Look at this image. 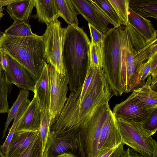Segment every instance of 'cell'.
<instances>
[{"label": "cell", "instance_id": "obj_1", "mask_svg": "<svg viewBox=\"0 0 157 157\" xmlns=\"http://www.w3.org/2000/svg\"><path fill=\"white\" fill-rule=\"evenodd\" d=\"M113 96L102 68L99 67L93 81L71 92L63 109L50 127V132L66 138L78 154L83 152V133L90 118L103 103Z\"/></svg>", "mask_w": 157, "mask_h": 157}, {"label": "cell", "instance_id": "obj_2", "mask_svg": "<svg viewBox=\"0 0 157 157\" xmlns=\"http://www.w3.org/2000/svg\"><path fill=\"white\" fill-rule=\"evenodd\" d=\"M91 42L82 28L68 25L64 28L62 59L71 92L81 87L90 64Z\"/></svg>", "mask_w": 157, "mask_h": 157}, {"label": "cell", "instance_id": "obj_3", "mask_svg": "<svg viewBox=\"0 0 157 157\" xmlns=\"http://www.w3.org/2000/svg\"><path fill=\"white\" fill-rule=\"evenodd\" d=\"M0 50L23 67L35 83L47 64L42 36H16L3 33L0 37Z\"/></svg>", "mask_w": 157, "mask_h": 157}, {"label": "cell", "instance_id": "obj_4", "mask_svg": "<svg viewBox=\"0 0 157 157\" xmlns=\"http://www.w3.org/2000/svg\"><path fill=\"white\" fill-rule=\"evenodd\" d=\"M121 28L109 29L104 34L102 42V68L113 95L124 92L122 76Z\"/></svg>", "mask_w": 157, "mask_h": 157}, {"label": "cell", "instance_id": "obj_5", "mask_svg": "<svg viewBox=\"0 0 157 157\" xmlns=\"http://www.w3.org/2000/svg\"><path fill=\"white\" fill-rule=\"evenodd\" d=\"M116 118L121 144L128 146L144 157H153L157 152V141L145 132L140 123Z\"/></svg>", "mask_w": 157, "mask_h": 157}, {"label": "cell", "instance_id": "obj_6", "mask_svg": "<svg viewBox=\"0 0 157 157\" xmlns=\"http://www.w3.org/2000/svg\"><path fill=\"white\" fill-rule=\"evenodd\" d=\"M64 28L58 20L47 25L42 36L46 62L59 73L66 75L62 59V41Z\"/></svg>", "mask_w": 157, "mask_h": 157}, {"label": "cell", "instance_id": "obj_7", "mask_svg": "<svg viewBox=\"0 0 157 157\" xmlns=\"http://www.w3.org/2000/svg\"><path fill=\"white\" fill-rule=\"evenodd\" d=\"M111 110L109 102L96 109L86 125L83 133L85 157H96L98 140L102 126Z\"/></svg>", "mask_w": 157, "mask_h": 157}, {"label": "cell", "instance_id": "obj_8", "mask_svg": "<svg viewBox=\"0 0 157 157\" xmlns=\"http://www.w3.org/2000/svg\"><path fill=\"white\" fill-rule=\"evenodd\" d=\"M50 90V127L62 111L68 98V80L66 75L58 73L48 64Z\"/></svg>", "mask_w": 157, "mask_h": 157}, {"label": "cell", "instance_id": "obj_9", "mask_svg": "<svg viewBox=\"0 0 157 157\" xmlns=\"http://www.w3.org/2000/svg\"><path fill=\"white\" fill-rule=\"evenodd\" d=\"M156 109H152L132 93L125 100L116 104L112 112L116 118L142 123L150 117Z\"/></svg>", "mask_w": 157, "mask_h": 157}, {"label": "cell", "instance_id": "obj_10", "mask_svg": "<svg viewBox=\"0 0 157 157\" xmlns=\"http://www.w3.org/2000/svg\"><path fill=\"white\" fill-rule=\"evenodd\" d=\"M121 144L116 118L111 109L104 123L98 140L96 157H101Z\"/></svg>", "mask_w": 157, "mask_h": 157}, {"label": "cell", "instance_id": "obj_11", "mask_svg": "<svg viewBox=\"0 0 157 157\" xmlns=\"http://www.w3.org/2000/svg\"><path fill=\"white\" fill-rule=\"evenodd\" d=\"M5 54L8 61L5 71L9 81L19 88L34 92L35 83L30 74L10 56Z\"/></svg>", "mask_w": 157, "mask_h": 157}, {"label": "cell", "instance_id": "obj_12", "mask_svg": "<svg viewBox=\"0 0 157 157\" xmlns=\"http://www.w3.org/2000/svg\"><path fill=\"white\" fill-rule=\"evenodd\" d=\"M41 117L39 104L34 97L18 123L15 132L38 131Z\"/></svg>", "mask_w": 157, "mask_h": 157}, {"label": "cell", "instance_id": "obj_13", "mask_svg": "<svg viewBox=\"0 0 157 157\" xmlns=\"http://www.w3.org/2000/svg\"><path fill=\"white\" fill-rule=\"evenodd\" d=\"M34 96L39 104L41 111L48 110L50 102V90L48 65L44 68L39 78L35 82Z\"/></svg>", "mask_w": 157, "mask_h": 157}, {"label": "cell", "instance_id": "obj_14", "mask_svg": "<svg viewBox=\"0 0 157 157\" xmlns=\"http://www.w3.org/2000/svg\"><path fill=\"white\" fill-rule=\"evenodd\" d=\"M128 23L143 37L148 44L157 39V30L151 21L138 14L129 7Z\"/></svg>", "mask_w": 157, "mask_h": 157}, {"label": "cell", "instance_id": "obj_15", "mask_svg": "<svg viewBox=\"0 0 157 157\" xmlns=\"http://www.w3.org/2000/svg\"><path fill=\"white\" fill-rule=\"evenodd\" d=\"M39 132H14L5 155L14 157L21 153L29 145Z\"/></svg>", "mask_w": 157, "mask_h": 157}, {"label": "cell", "instance_id": "obj_16", "mask_svg": "<svg viewBox=\"0 0 157 157\" xmlns=\"http://www.w3.org/2000/svg\"><path fill=\"white\" fill-rule=\"evenodd\" d=\"M78 15L82 16L88 23L104 34L109 28L101 21L88 0H71Z\"/></svg>", "mask_w": 157, "mask_h": 157}, {"label": "cell", "instance_id": "obj_17", "mask_svg": "<svg viewBox=\"0 0 157 157\" xmlns=\"http://www.w3.org/2000/svg\"><path fill=\"white\" fill-rule=\"evenodd\" d=\"M35 6L39 22L48 25L59 17L55 0H35Z\"/></svg>", "mask_w": 157, "mask_h": 157}, {"label": "cell", "instance_id": "obj_18", "mask_svg": "<svg viewBox=\"0 0 157 157\" xmlns=\"http://www.w3.org/2000/svg\"><path fill=\"white\" fill-rule=\"evenodd\" d=\"M70 151L72 147L67 139L49 132L42 157H55Z\"/></svg>", "mask_w": 157, "mask_h": 157}, {"label": "cell", "instance_id": "obj_19", "mask_svg": "<svg viewBox=\"0 0 157 157\" xmlns=\"http://www.w3.org/2000/svg\"><path fill=\"white\" fill-rule=\"evenodd\" d=\"M35 0H16L7 6L6 10L14 21L26 22L35 6Z\"/></svg>", "mask_w": 157, "mask_h": 157}, {"label": "cell", "instance_id": "obj_20", "mask_svg": "<svg viewBox=\"0 0 157 157\" xmlns=\"http://www.w3.org/2000/svg\"><path fill=\"white\" fill-rule=\"evenodd\" d=\"M123 36L124 47L127 52L134 53L147 44L143 37L128 23L123 30Z\"/></svg>", "mask_w": 157, "mask_h": 157}, {"label": "cell", "instance_id": "obj_21", "mask_svg": "<svg viewBox=\"0 0 157 157\" xmlns=\"http://www.w3.org/2000/svg\"><path fill=\"white\" fill-rule=\"evenodd\" d=\"M144 62H135L132 64L122 67L124 92L128 93L137 89L138 71L140 66Z\"/></svg>", "mask_w": 157, "mask_h": 157}, {"label": "cell", "instance_id": "obj_22", "mask_svg": "<svg viewBox=\"0 0 157 157\" xmlns=\"http://www.w3.org/2000/svg\"><path fill=\"white\" fill-rule=\"evenodd\" d=\"M129 7L135 13L147 18H157V0H128Z\"/></svg>", "mask_w": 157, "mask_h": 157}, {"label": "cell", "instance_id": "obj_23", "mask_svg": "<svg viewBox=\"0 0 157 157\" xmlns=\"http://www.w3.org/2000/svg\"><path fill=\"white\" fill-rule=\"evenodd\" d=\"M146 82L142 87L133 91L135 97L143 101L150 108H157V92L150 86L151 77L148 76Z\"/></svg>", "mask_w": 157, "mask_h": 157}, {"label": "cell", "instance_id": "obj_24", "mask_svg": "<svg viewBox=\"0 0 157 157\" xmlns=\"http://www.w3.org/2000/svg\"><path fill=\"white\" fill-rule=\"evenodd\" d=\"M58 14L68 25L78 26L77 13L71 0H55Z\"/></svg>", "mask_w": 157, "mask_h": 157}, {"label": "cell", "instance_id": "obj_25", "mask_svg": "<svg viewBox=\"0 0 157 157\" xmlns=\"http://www.w3.org/2000/svg\"><path fill=\"white\" fill-rule=\"evenodd\" d=\"M12 87V84L7 79L6 71L2 66L0 52V113H8L9 109L7 98Z\"/></svg>", "mask_w": 157, "mask_h": 157}, {"label": "cell", "instance_id": "obj_26", "mask_svg": "<svg viewBox=\"0 0 157 157\" xmlns=\"http://www.w3.org/2000/svg\"><path fill=\"white\" fill-rule=\"evenodd\" d=\"M4 33L16 36H33L36 35L32 32L30 25L26 22L20 21H14Z\"/></svg>", "mask_w": 157, "mask_h": 157}, {"label": "cell", "instance_id": "obj_27", "mask_svg": "<svg viewBox=\"0 0 157 157\" xmlns=\"http://www.w3.org/2000/svg\"><path fill=\"white\" fill-rule=\"evenodd\" d=\"M29 94V90L24 89L20 90L16 101L11 108L9 109L7 118L5 124L4 129L2 133V138H4L6 135V133L9 124L12 120L14 118L23 102L28 99Z\"/></svg>", "mask_w": 157, "mask_h": 157}, {"label": "cell", "instance_id": "obj_28", "mask_svg": "<svg viewBox=\"0 0 157 157\" xmlns=\"http://www.w3.org/2000/svg\"><path fill=\"white\" fill-rule=\"evenodd\" d=\"M116 12L120 25H126L128 21V0H108Z\"/></svg>", "mask_w": 157, "mask_h": 157}, {"label": "cell", "instance_id": "obj_29", "mask_svg": "<svg viewBox=\"0 0 157 157\" xmlns=\"http://www.w3.org/2000/svg\"><path fill=\"white\" fill-rule=\"evenodd\" d=\"M41 117L39 134L42 145V156L44 151L48 137L50 132V115L48 110L41 111Z\"/></svg>", "mask_w": 157, "mask_h": 157}, {"label": "cell", "instance_id": "obj_30", "mask_svg": "<svg viewBox=\"0 0 157 157\" xmlns=\"http://www.w3.org/2000/svg\"><path fill=\"white\" fill-rule=\"evenodd\" d=\"M14 157H42L39 132L29 145L21 153Z\"/></svg>", "mask_w": 157, "mask_h": 157}, {"label": "cell", "instance_id": "obj_31", "mask_svg": "<svg viewBox=\"0 0 157 157\" xmlns=\"http://www.w3.org/2000/svg\"><path fill=\"white\" fill-rule=\"evenodd\" d=\"M102 42L94 44L90 43V65L102 68Z\"/></svg>", "mask_w": 157, "mask_h": 157}, {"label": "cell", "instance_id": "obj_32", "mask_svg": "<svg viewBox=\"0 0 157 157\" xmlns=\"http://www.w3.org/2000/svg\"><path fill=\"white\" fill-rule=\"evenodd\" d=\"M140 124L144 131L148 136H151L154 134L157 130V109L153 111L146 121Z\"/></svg>", "mask_w": 157, "mask_h": 157}, {"label": "cell", "instance_id": "obj_33", "mask_svg": "<svg viewBox=\"0 0 157 157\" xmlns=\"http://www.w3.org/2000/svg\"><path fill=\"white\" fill-rule=\"evenodd\" d=\"M94 1L112 20L118 28L120 26L118 17L108 0H93Z\"/></svg>", "mask_w": 157, "mask_h": 157}, {"label": "cell", "instance_id": "obj_34", "mask_svg": "<svg viewBox=\"0 0 157 157\" xmlns=\"http://www.w3.org/2000/svg\"><path fill=\"white\" fill-rule=\"evenodd\" d=\"M151 58L143 63L140 66L138 73L137 89L142 87L145 83V81L151 71Z\"/></svg>", "mask_w": 157, "mask_h": 157}, {"label": "cell", "instance_id": "obj_35", "mask_svg": "<svg viewBox=\"0 0 157 157\" xmlns=\"http://www.w3.org/2000/svg\"><path fill=\"white\" fill-rule=\"evenodd\" d=\"M90 5L94 9L99 19L106 26L109 24H111L115 28H118L112 20L93 1L88 0Z\"/></svg>", "mask_w": 157, "mask_h": 157}, {"label": "cell", "instance_id": "obj_36", "mask_svg": "<svg viewBox=\"0 0 157 157\" xmlns=\"http://www.w3.org/2000/svg\"><path fill=\"white\" fill-rule=\"evenodd\" d=\"M91 38V43L96 44L101 42L104 37L102 34L96 28L88 23Z\"/></svg>", "mask_w": 157, "mask_h": 157}, {"label": "cell", "instance_id": "obj_37", "mask_svg": "<svg viewBox=\"0 0 157 157\" xmlns=\"http://www.w3.org/2000/svg\"><path fill=\"white\" fill-rule=\"evenodd\" d=\"M151 77L157 76V53L151 56Z\"/></svg>", "mask_w": 157, "mask_h": 157}, {"label": "cell", "instance_id": "obj_38", "mask_svg": "<svg viewBox=\"0 0 157 157\" xmlns=\"http://www.w3.org/2000/svg\"><path fill=\"white\" fill-rule=\"evenodd\" d=\"M119 157H144L128 147L121 154Z\"/></svg>", "mask_w": 157, "mask_h": 157}, {"label": "cell", "instance_id": "obj_39", "mask_svg": "<svg viewBox=\"0 0 157 157\" xmlns=\"http://www.w3.org/2000/svg\"><path fill=\"white\" fill-rule=\"evenodd\" d=\"M124 144H120L115 149L109 157H119L124 151Z\"/></svg>", "mask_w": 157, "mask_h": 157}, {"label": "cell", "instance_id": "obj_40", "mask_svg": "<svg viewBox=\"0 0 157 157\" xmlns=\"http://www.w3.org/2000/svg\"><path fill=\"white\" fill-rule=\"evenodd\" d=\"M15 1L16 0H0V17H2L4 15L3 13V7L7 6Z\"/></svg>", "mask_w": 157, "mask_h": 157}, {"label": "cell", "instance_id": "obj_41", "mask_svg": "<svg viewBox=\"0 0 157 157\" xmlns=\"http://www.w3.org/2000/svg\"><path fill=\"white\" fill-rule=\"evenodd\" d=\"M0 52L1 64L3 68L6 71L8 65L7 60L5 53L1 50H0Z\"/></svg>", "mask_w": 157, "mask_h": 157}, {"label": "cell", "instance_id": "obj_42", "mask_svg": "<svg viewBox=\"0 0 157 157\" xmlns=\"http://www.w3.org/2000/svg\"><path fill=\"white\" fill-rule=\"evenodd\" d=\"M150 86L153 90L157 92V76L151 77Z\"/></svg>", "mask_w": 157, "mask_h": 157}, {"label": "cell", "instance_id": "obj_43", "mask_svg": "<svg viewBox=\"0 0 157 157\" xmlns=\"http://www.w3.org/2000/svg\"><path fill=\"white\" fill-rule=\"evenodd\" d=\"M55 157H78L70 152L62 153Z\"/></svg>", "mask_w": 157, "mask_h": 157}, {"label": "cell", "instance_id": "obj_44", "mask_svg": "<svg viewBox=\"0 0 157 157\" xmlns=\"http://www.w3.org/2000/svg\"><path fill=\"white\" fill-rule=\"evenodd\" d=\"M116 148L110 150L105 154L104 155L101 156V157H109Z\"/></svg>", "mask_w": 157, "mask_h": 157}, {"label": "cell", "instance_id": "obj_45", "mask_svg": "<svg viewBox=\"0 0 157 157\" xmlns=\"http://www.w3.org/2000/svg\"><path fill=\"white\" fill-rule=\"evenodd\" d=\"M0 157H6L5 155H4L1 152L0 149Z\"/></svg>", "mask_w": 157, "mask_h": 157}, {"label": "cell", "instance_id": "obj_46", "mask_svg": "<svg viewBox=\"0 0 157 157\" xmlns=\"http://www.w3.org/2000/svg\"><path fill=\"white\" fill-rule=\"evenodd\" d=\"M3 33L0 31V35H2L3 34Z\"/></svg>", "mask_w": 157, "mask_h": 157}, {"label": "cell", "instance_id": "obj_47", "mask_svg": "<svg viewBox=\"0 0 157 157\" xmlns=\"http://www.w3.org/2000/svg\"><path fill=\"white\" fill-rule=\"evenodd\" d=\"M1 18H2V17H0V20H1Z\"/></svg>", "mask_w": 157, "mask_h": 157}, {"label": "cell", "instance_id": "obj_48", "mask_svg": "<svg viewBox=\"0 0 157 157\" xmlns=\"http://www.w3.org/2000/svg\"><path fill=\"white\" fill-rule=\"evenodd\" d=\"M2 35H0V37L2 36Z\"/></svg>", "mask_w": 157, "mask_h": 157}]
</instances>
